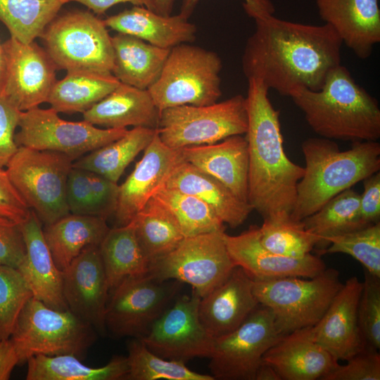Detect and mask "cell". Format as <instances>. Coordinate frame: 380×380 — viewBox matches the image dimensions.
I'll use <instances>...</instances> for the list:
<instances>
[{
    "label": "cell",
    "mask_w": 380,
    "mask_h": 380,
    "mask_svg": "<svg viewBox=\"0 0 380 380\" xmlns=\"http://www.w3.org/2000/svg\"><path fill=\"white\" fill-rule=\"evenodd\" d=\"M255 22L241 63L248 79L290 96L300 88L318 91L328 74L341 64L342 42L327 24L306 25L273 15L270 1L243 4Z\"/></svg>",
    "instance_id": "obj_1"
},
{
    "label": "cell",
    "mask_w": 380,
    "mask_h": 380,
    "mask_svg": "<svg viewBox=\"0 0 380 380\" xmlns=\"http://www.w3.org/2000/svg\"><path fill=\"white\" fill-rule=\"evenodd\" d=\"M248 201L262 218L277 213L291 214L304 168L284 151L279 111L268 97L270 89L257 79H248Z\"/></svg>",
    "instance_id": "obj_2"
},
{
    "label": "cell",
    "mask_w": 380,
    "mask_h": 380,
    "mask_svg": "<svg viewBox=\"0 0 380 380\" xmlns=\"http://www.w3.org/2000/svg\"><path fill=\"white\" fill-rule=\"evenodd\" d=\"M290 97L320 137L352 143L380 138L377 100L341 64L328 74L319 90L300 88Z\"/></svg>",
    "instance_id": "obj_3"
},
{
    "label": "cell",
    "mask_w": 380,
    "mask_h": 380,
    "mask_svg": "<svg viewBox=\"0 0 380 380\" xmlns=\"http://www.w3.org/2000/svg\"><path fill=\"white\" fill-rule=\"evenodd\" d=\"M301 149L305 166L290 214L296 221L313 214L337 194L380 170L377 141L353 142L349 149L342 151L334 140L310 137L303 141Z\"/></svg>",
    "instance_id": "obj_4"
},
{
    "label": "cell",
    "mask_w": 380,
    "mask_h": 380,
    "mask_svg": "<svg viewBox=\"0 0 380 380\" xmlns=\"http://www.w3.org/2000/svg\"><path fill=\"white\" fill-rule=\"evenodd\" d=\"M339 272L326 268L311 278L286 277L253 279L259 304L270 308L279 336L315 326L341 289Z\"/></svg>",
    "instance_id": "obj_5"
},
{
    "label": "cell",
    "mask_w": 380,
    "mask_h": 380,
    "mask_svg": "<svg viewBox=\"0 0 380 380\" xmlns=\"http://www.w3.org/2000/svg\"><path fill=\"white\" fill-rule=\"evenodd\" d=\"M96 332L70 310L53 308L32 297L22 309L10 339L20 364L39 355L82 357L95 342Z\"/></svg>",
    "instance_id": "obj_6"
},
{
    "label": "cell",
    "mask_w": 380,
    "mask_h": 380,
    "mask_svg": "<svg viewBox=\"0 0 380 380\" xmlns=\"http://www.w3.org/2000/svg\"><path fill=\"white\" fill-rule=\"evenodd\" d=\"M222 66L216 53L181 44L170 49L158 78L147 90L160 112L182 105H210L222 96Z\"/></svg>",
    "instance_id": "obj_7"
},
{
    "label": "cell",
    "mask_w": 380,
    "mask_h": 380,
    "mask_svg": "<svg viewBox=\"0 0 380 380\" xmlns=\"http://www.w3.org/2000/svg\"><path fill=\"white\" fill-rule=\"evenodd\" d=\"M73 162L61 153L18 146L6 166L13 186L45 225L70 213L65 193Z\"/></svg>",
    "instance_id": "obj_8"
},
{
    "label": "cell",
    "mask_w": 380,
    "mask_h": 380,
    "mask_svg": "<svg viewBox=\"0 0 380 380\" xmlns=\"http://www.w3.org/2000/svg\"><path fill=\"white\" fill-rule=\"evenodd\" d=\"M106 27L92 13L74 11L56 16L40 37L57 70L112 73L113 50Z\"/></svg>",
    "instance_id": "obj_9"
},
{
    "label": "cell",
    "mask_w": 380,
    "mask_h": 380,
    "mask_svg": "<svg viewBox=\"0 0 380 380\" xmlns=\"http://www.w3.org/2000/svg\"><path fill=\"white\" fill-rule=\"evenodd\" d=\"M248 129L246 97L235 95L222 102L206 106L182 105L160 112L156 129L161 141L179 149L211 144Z\"/></svg>",
    "instance_id": "obj_10"
},
{
    "label": "cell",
    "mask_w": 380,
    "mask_h": 380,
    "mask_svg": "<svg viewBox=\"0 0 380 380\" xmlns=\"http://www.w3.org/2000/svg\"><path fill=\"white\" fill-rule=\"evenodd\" d=\"M183 283L148 273L122 280L110 293L106 329L115 337L139 338L179 295Z\"/></svg>",
    "instance_id": "obj_11"
},
{
    "label": "cell",
    "mask_w": 380,
    "mask_h": 380,
    "mask_svg": "<svg viewBox=\"0 0 380 380\" xmlns=\"http://www.w3.org/2000/svg\"><path fill=\"white\" fill-rule=\"evenodd\" d=\"M224 232L184 237L175 249L150 263L148 274L158 279L188 284L201 298L205 296L236 267L227 251Z\"/></svg>",
    "instance_id": "obj_12"
},
{
    "label": "cell",
    "mask_w": 380,
    "mask_h": 380,
    "mask_svg": "<svg viewBox=\"0 0 380 380\" xmlns=\"http://www.w3.org/2000/svg\"><path fill=\"white\" fill-rule=\"evenodd\" d=\"M52 108L38 107L21 111L18 146L65 154L74 161L122 137L126 128H99L87 121H67Z\"/></svg>",
    "instance_id": "obj_13"
},
{
    "label": "cell",
    "mask_w": 380,
    "mask_h": 380,
    "mask_svg": "<svg viewBox=\"0 0 380 380\" xmlns=\"http://www.w3.org/2000/svg\"><path fill=\"white\" fill-rule=\"evenodd\" d=\"M280 337L271 310L259 304L238 328L213 340L210 374L215 379L255 380L264 354Z\"/></svg>",
    "instance_id": "obj_14"
},
{
    "label": "cell",
    "mask_w": 380,
    "mask_h": 380,
    "mask_svg": "<svg viewBox=\"0 0 380 380\" xmlns=\"http://www.w3.org/2000/svg\"><path fill=\"white\" fill-rule=\"evenodd\" d=\"M200 299L193 290L191 295H178L139 339L165 359L186 362L195 357H209L214 339L200 322Z\"/></svg>",
    "instance_id": "obj_15"
},
{
    "label": "cell",
    "mask_w": 380,
    "mask_h": 380,
    "mask_svg": "<svg viewBox=\"0 0 380 380\" xmlns=\"http://www.w3.org/2000/svg\"><path fill=\"white\" fill-rule=\"evenodd\" d=\"M3 46L6 72L1 96L20 111L47 102L57 69L46 50L34 42L24 44L13 37Z\"/></svg>",
    "instance_id": "obj_16"
},
{
    "label": "cell",
    "mask_w": 380,
    "mask_h": 380,
    "mask_svg": "<svg viewBox=\"0 0 380 380\" xmlns=\"http://www.w3.org/2000/svg\"><path fill=\"white\" fill-rule=\"evenodd\" d=\"M63 291L68 309L104 334L110 296L99 246L85 248L63 272Z\"/></svg>",
    "instance_id": "obj_17"
},
{
    "label": "cell",
    "mask_w": 380,
    "mask_h": 380,
    "mask_svg": "<svg viewBox=\"0 0 380 380\" xmlns=\"http://www.w3.org/2000/svg\"><path fill=\"white\" fill-rule=\"evenodd\" d=\"M141 160L125 181L119 185L114 213L117 226L129 224L161 186L174 168L184 161L182 148L167 146L156 132Z\"/></svg>",
    "instance_id": "obj_18"
},
{
    "label": "cell",
    "mask_w": 380,
    "mask_h": 380,
    "mask_svg": "<svg viewBox=\"0 0 380 380\" xmlns=\"http://www.w3.org/2000/svg\"><path fill=\"white\" fill-rule=\"evenodd\" d=\"M258 227L252 225L235 236L223 233L234 264L246 271L253 279L286 277L311 278L327 268L320 257L311 253L301 258H291L270 251L260 242Z\"/></svg>",
    "instance_id": "obj_19"
},
{
    "label": "cell",
    "mask_w": 380,
    "mask_h": 380,
    "mask_svg": "<svg viewBox=\"0 0 380 380\" xmlns=\"http://www.w3.org/2000/svg\"><path fill=\"white\" fill-rule=\"evenodd\" d=\"M253 285L248 274L236 266L224 281L201 298L199 319L213 339L238 328L259 305Z\"/></svg>",
    "instance_id": "obj_20"
},
{
    "label": "cell",
    "mask_w": 380,
    "mask_h": 380,
    "mask_svg": "<svg viewBox=\"0 0 380 380\" xmlns=\"http://www.w3.org/2000/svg\"><path fill=\"white\" fill-rule=\"evenodd\" d=\"M362 289V281L357 277L346 280L313 326L315 341L338 362L348 360L365 348L357 323Z\"/></svg>",
    "instance_id": "obj_21"
},
{
    "label": "cell",
    "mask_w": 380,
    "mask_h": 380,
    "mask_svg": "<svg viewBox=\"0 0 380 380\" xmlns=\"http://www.w3.org/2000/svg\"><path fill=\"white\" fill-rule=\"evenodd\" d=\"M319 15L361 59L380 42L379 0H315Z\"/></svg>",
    "instance_id": "obj_22"
},
{
    "label": "cell",
    "mask_w": 380,
    "mask_h": 380,
    "mask_svg": "<svg viewBox=\"0 0 380 380\" xmlns=\"http://www.w3.org/2000/svg\"><path fill=\"white\" fill-rule=\"evenodd\" d=\"M281 380H316L332 370L336 361L315 339L313 327L281 336L264 354Z\"/></svg>",
    "instance_id": "obj_23"
},
{
    "label": "cell",
    "mask_w": 380,
    "mask_h": 380,
    "mask_svg": "<svg viewBox=\"0 0 380 380\" xmlns=\"http://www.w3.org/2000/svg\"><path fill=\"white\" fill-rule=\"evenodd\" d=\"M20 227L26 253L18 270L32 296L53 308L68 310L63 291V273L46 243L41 221L31 210L29 218Z\"/></svg>",
    "instance_id": "obj_24"
},
{
    "label": "cell",
    "mask_w": 380,
    "mask_h": 380,
    "mask_svg": "<svg viewBox=\"0 0 380 380\" xmlns=\"http://www.w3.org/2000/svg\"><path fill=\"white\" fill-rule=\"evenodd\" d=\"M184 160L213 176L248 202V151L245 137L234 135L211 144L182 148Z\"/></svg>",
    "instance_id": "obj_25"
},
{
    "label": "cell",
    "mask_w": 380,
    "mask_h": 380,
    "mask_svg": "<svg viewBox=\"0 0 380 380\" xmlns=\"http://www.w3.org/2000/svg\"><path fill=\"white\" fill-rule=\"evenodd\" d=\"M180 13L163 15L144 6H134L103 20L106 27L141 39L152 45L172 49L196 39V26Z\"/></svg>",
    "instance_id": "obj_26"
},
{
    "label": "cell",
    "mask_w": 380,
    "mask_h": 380,
    "mask_svg": "<svg viewBox=\"0 0 380 380\" xmlns=\"http://www.w3.org/2000/svg\"><path fill=\"white\" fill-rule=\"evenodd\" d=\"M165 186L198 197L232 228L241 225L253 210L218 179L186 161L174 168Z\"/></svg>",
    "instance_id": "obj_27"
},
{
    "label": "cell",
    "mask_w": 380,
    "mask_h": 380,
    "mask_svg": "<svg viewBox=\"0 0 380 380\" xmlns=\"http://www.w3.org/2000/svg\"><path fill=\"white\" fill-rule=\"evenodd\" d=\"M82 114L83 120L94 125L116 129L133 126L156 129L160 117L147 89L123 83Z\"/></svg>",
    "instance_id": "obj_28"
},
{
    "label": "cell",
    "mask_w": 380,
    "mask_h": 380,
    "mask_svg": "<svg viewBox=\"0 0 380 380\" xmlns=\"http://www.w3.org/2000/svg\"><path fill=\"white\" fill-rule=\"evenodd\" d=\"M111 42L112 74L121 83L148 89L158 78L170 49L122 33L111 37Z\"/></svg>",
    "instance_id": "obj_29"
},
{
    "label": "cell",
    "mask_w": 380,
    "mask_h": 380,
    "mask_svg": "<svg viewBox=\"0 0 380 380\" xmlns=\"http://www.w3.org/2000/svg\"><path fill=\"white\" fill-rule=\"evenodd\" d=\"M110 228L106 219L69 213L43 229L53 259L63 272L87 247L99 246Z\"/></svg>",
    "instance_id": "obj_30"
},
{
    "label": "cell",
    "mask_w": 380,
    "mask_h": 380,
    "mask_svg": "<svg viewBox=\"0 0 380 380\" xmlns=\"http://www.w3.org/2000/svg\"><path fill=\"white\" fill-rule=\"evenodd\" d=\"M121 82L111 72L73 70L56 81L47 103L58 113H84Z\"/></svg>",
    "instance_id": "obj_31"
},
{
    "label": "cell",
    "mask_w": 380,
    "mask_h": 380,
    "mask_svg": "<svg viewBox=\"0 0 380 380\" xmlns=\"http://www.w3.org/2000/svg\"><path fill=\"white\" fill-rule=\"evenodd\" d=\"M99 251L110 293L125 279L148 273L150 262L139 244L132 221L110 229Z\"/></svg>",
    "instance_id": "obj_32"
},
{
    "label": "cell",
    "mask_w": 380,
    "mask_h": 380,
    "mask_svg": "<svg viewBox=\"0 0 380 380\" xmlns=\"http://www.w3.org/2000/svg\"><path fill=\"white\" fill-rule=\"evenodd\" d=\"M27 380H120L128 373L127 357L114 356L104 366L91 367L70 354L34 355L26 361Z\"/></svg>",
    "instance_id": "obj_33"
},
{
    "label": "cell",
    "mask_w": 380,
    "mask_h": 380,
    "mask_svg": "<svg viewBox=\"0 0 380 380\" xmlns=\"http://www.w3.org/2000/svg\"><path fill=\"white\" fill-rule=\"evenodd\" d=\"M156 129L136 127L120 138L98 148L73 162V167L118 182L128 165L152 141Z\"/></svg>",
    "instance_id": "obj_34"
},
{
    "label": "cell",
    "mask_w": 380,
    "mask_h": 380,
    "mask_svg": "<svg viewBox=\"0 0 380 380\" xmlns=\"http://www.w3.org/2000/svg\"><path fill=\"white\" fill-rule=\"evenodd\" d=\"M150 263L175 249L185 237L171 212L152 197L132 220Z\"/></svg>",
    "instance_id": "obj_35"
},
{
    "label": "cell",
    "mask_w": 380,
    "mask_h": 380,
    "mask_svg": "<svg viewBox=\"0 0 380 380\" xmlns=\"http://www.w3.org/2000/svg\"><path fill=\"white\" fill-rule=\"evenodd\" d=\"M302 222L307 231L317 238L315 248L322 254L330 238L364 227L360 219V194L348 189Z\"/></svg>",
    "instance_id": "obj_36"
},
{
    "label": "cell",
    "mask_w": 380,
    "mask_h": 380,
    "mask_svg": "<svg viewBox=\"0 0 380 380\" xmlns=\"http://www.w3.org/2000/svg\"><path fill=\"white\" fill-rule=\"evenodd\" d=\"M69 0H0V20L24 44L40 37Z\"/></svg>",
    "instance_id": "obj_37"
},
{
    "label": "cell",
    "mask_w": 380,
    "mask_h": 380,
    "mask_svg": "<svg viewBox=\"0 0 380 380\" xmlns=\"http://www.w3.org/2000/svg\"><path fill=\"white\" fill-rule=\"evenodd\" d=\"M259 240L274 253L301 258L315 248L317 239L305 229L303 222L291 218L290 213H277L263 218L258 227Z\"/></svg>",
    "instance_id": "obj_38"
},
{
    "label": "cell",
    "mask_w": 380,
    "mask_h": 380,
    "mask_svg": "<svg viewBox=\"0 0 380 380\" xmlns=\"http://www.w3.org/2000/svg\"><path fill=\"white\" fill-rule=\"evenodd\" d=\"M153 197L171 212L185 237L224 232L222 221L208 205L196 196L163 185Z\"/></svg>",
    "instance_id": "obj_39"
},
{
    "label": "cell",
    "mask_w": 380,
    "mask_h": 380,
    "mask_svg": "<svg viewBox=\"0 0 380 380\" xmlns=\"http://www.w3.org/2000/svg\"><path fill=\"white\" fill-rule=\"evenodd\" d=\"M128 380H215L211 374H200L186 362L163 358L151 351L137 338L127 345Z\"/></svg>",
    "instance_id": "obj_40"
},
{
    "label": "cell",
    "mask_w": 380,
    "mask_h": 380,
    "mask_svg": "<svg viewBox=\"0 0 380 380\" xmlns=\"http://www.w3.org/2000/svg\"><path fill=\"white\" fill-rule=\"evenodd\" d=\"M325 253L349 255L380 277V222L330 238Z\"/></svg>",
    "instance_id": "obj_41"
},
{
    "label": "cell",
    "mask_w": 380,
    "mask_h": 380,
    "mask_svg": "<svg viewBox=\"0 0 380 380\" xmlns=\"http://www.w3.org/2000/svg\"><path fill=\"white\" fill-rule=\"evenodd\" d=\"M32 297L20 272L0 265V341L10 338L22 309Z\"/></svg>",
    "instance_id": "obj_42"
},
{
    "label": "cell",
    "mask_w": 380,
    "mask_h": 380,
    "mask_svg": "<svg viewBox=\"0 0 380 380\" xmlns=\"http://www.w3.org/2000/svg\"><path fill=\"white\" fill-rule=\"evenodd\" d=\"M357 323L367 348H380V277L364 269L362 289L357 307Z\"/></svg>",
    "instance_id": "obj_43"
},
{
    "label": "cell",
    "mask_w": 380,
    "mask_h": 380,
    "mask_svg": "<svg viewBox=\"0 0 380 380\" xmlns=\"http://www.w3.org/2000/svg\"><path fill=\"white\" fill-rule=\"evenodd\" d=\"M338 364L324 375L321 380H379L380 355L377 350L365 347L346 360Z\"/></svg>",
    "instance_id": "obj_44"
},
{
    "label": "cell",
    "mask_w": 380,
    "mask_h": 380,
    "mask_svg": "<svg viewBox=\"0 0 380 380\" xmlns=\"http://www.w3.org/2000/svg\"><path fill=\"white\" fill-rule=\"evenodd\" d=\"M65 196L70 213L97 216L88 171L72 167L67 180Z\"/></svg>",
    "instance_id": "obj_45"
},
{
    "label": "cell",
    "mask_w": 380,
    "mask_h": 380,
    "mask_svg": "<svg viewBox=\"0 0 380 380\" xmlns=\"http://www.w3.org/2000/svg\"><path fill=\"white\" fill-rule=\"evenodd\" d=\"M25 253L20 224L0 216V265L18 270Z\"/></svg>",
    "instance_id": "obj_46"
},
{
    "label": "cell",
    "mask_w": 380,
    "mask_h": 380,
    "mask_svg": "<svg viewBox=\"0 0 380 380\" xmlns=\"http://www.w3.org/2000/svg\"><path fill=\"white\" fill-rule=\"evenodd\" d=\"M21 111L0 95V169L6 167L18 150L15 141Z\"/></svg>",
    "instance_id": "obj_47"
},
{
    "label": "cell",
    "mask_w": 380,
    "mask_h": 380,
    "mask_svg": "<svg viewBox=\"0 0 380 380\" xmlns=\"http://www.w3.org/2000/svg\"><path fill=\"white\" fill-rule=\"evenodd\" d=\"M30 213L31 209L12 184L6 170L0 169V216L22 224Z\"/></svg>",
    "instance_id": "obj_48"
},
{
    "label": "cell",
    "mask_w": 380,
    "mask_h": 380,
    "mask_svg": "<svg viewBox=\"0 0 380 380\" xmlns=\"http://www.w3.org/2000/svg\"><path fill=\"white\" fill-rule=\"evenodd\" d=\"M88 175L97 216L106 219L115 213L119 185L94 172L88 171Z\"/></svg>",
    "instance_id": "obj_49"
},
{
    "label": "cell",
    "mask_w": 380,
    "mask_h": 380,
    "mask_svg": "<svg viewBox=\"0 0 380 380\" xmlns=\"http://www.w3.org/2000/svg\"><path fill=\"white\" fill-rule=\"evenodd\" d=\"M360 219L362 227L380 220V172L363 180V191L360 194Z\"/></svg>",
    "instance_id": "obj_50"
},
{
    "label": "cell",
    "mask_w": 380,
    "mask_h": 380,
    "mask_svg": "<svg viewBox=\"0 0 380 380\" xmlns=\"http://www.w3.org/2000/svg\"><path fill=\"white\" fill-rule=\"evenodd\" d=\"M20 364L18 353L10 338L0 341V380L9 379L14 367Z\"/></svg>",
    "instance_id": "obj_51"
},
{
    "label": "cell",
    "mask_w": 380,
    "mask_h": 380,
    "mask_svg": "<svg viewBox=\"0 0 380 380\" xmlns=\"http://www.w3.org/2000/svg\"><path fill=\"white\" fill-rule=\"evenodd\" d=\"M80 3L97 15L104 13L113 6L120 3H131L134 6H144L154 11L153 0H69Z\"/></svg>",
    "instance_id": "obj_52"
},
{
    "label": "cell",
    "mask_w": 380,
    "mask_h": 380,
    "mask_svg": "<svg viewBox=\"0 0 380 380\" xmlns=\"http://www.w3.org/2000/svg\"><path fill=\"white\" fill-rule=\"evenodd\" d=\"M255 380H281L274 368L262 361L257 369Z\"/></svg>",
    "instance_id": "obj_53"
},
{
    "label": "cell",
    "mask_w": 380,
    "mask_h": 380,
    "mask_svg": "<svg viewBox=\"0 0 380 380\" xmlns=\"http://www.w3.org/2000/svg\"><path fill=\"white\" fill-rule=\"evenodd\" d=\"M175 0H153L154 11L163 15H170Z\"/></svg>",
    "instance_id": "obj_54"
},
{
    "label": "cell",
    "mask_w": 380,
    "mask_h": 380,
    "mask_svg": "<svg viewBox=\"0 0 380 380\" xmlns=\"http://www.w3.org/2000/svg\"><path fill=\"white\" fill-rule=\"evenodd\" d=\"M6 72V58L3 43L0 42V95H1Z\"/></svg>",
    "instance_id": "obj_55"
},
{
    "label": "cell",
    "mask_w": 380,
    "mask_h": 380,
    "mask_svg": "<svg viewBox=\"0 0 380 380\" xmlns=\"http://www.w3.org/2000/svg\"><path fill=\"white\" fill-rule=\"evenodd\" d=\"M198 1L199 0H182L179 13L186 18H189L194 11Z\"/></svg>",
    "instance_id": "obj_56"
}]
</instances>
